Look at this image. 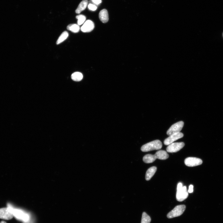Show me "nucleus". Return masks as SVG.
I'll list each match as a JSON object with an SVG mask.
<instances>
[{
  "mask_svg": "<svg viewBox=\"0 0 223 223\" xmlns=\"http://www.w3.org/2000/svg\"><path fill=\"white\" fill-rule=\"evenodd\" d=\"M69 36V33L65 31L57 39L56 44L57 45L61 44L67 39Z\"/></svg>",
  "mask_w": 223,
  "mask_h": 223,
  "instance_id": "f3484780",
  "label": "nucleus"
},
{
  "mask_svg": "<svg viewBox=\"0 0 223 223\" xmlns=\"http://www.w3.org/2000/svg\"><path fill=\"white\" fill-rule=\"evenodd\" d=\"M95 27L93 22L90 20L86 21L81 28V31L83 32H89L93 31Z\"/></svg>",
  "mask_w": 223,
  "mask_h": 223,
  "instance_id": "1a4fd4ad",
  "label": "nucleus"
},
{
  "mask_svg": "<svg viewBox=\"0 0 223 223\" xmlns=\"http://www.w3.org/2000/svg\"><path fill=\"white\" fill-rule=\"evenodd\" d=\"M14 215L10 208L0 209V219L9 220L13 218Z\"/></svg>",
  "mask_w": 223,
  "mask_h": 223,
  "instance_id": "423d86ee",
  "label": "nucleus"
},
{
  "mask_svg": "<svg viewBox=\"0 0 223 223\" xmlns=\"http://www.w3.org/2000/svg\"><path fill=\"white\" fill-rule=\"evenodd\" d=\"M194 191V186L192 185H191L189 186V189L188 191V192L189 193H191Z\"/></svg>",
  "mask_w": 223,
  "mask_h": 223,
  "instance_id": "4be33fe9",
  "label": "nucleus"
},
{
  "mask_svg": "<svg viewBox=\"0 0 223 223\" xmlns=\"http://www.w3.org/2000/svg\"><path fill=\"white\" fill-rule=\"evenodd\" d=\"M186 208V206L184 205L177 206L168 214L167 218L171 219L181 215L184 212Z\"/></svg>",
  "mask_w": 223,
  "mask_h": 223,
  "instance_id": "7ed1b4c3",
  "label": "nucleus"
},
{
  "mask_svg": "<svg viewBox=\"0 0 223 223\" xmlns=\"http://www.w3.org/2000/svg\"><path fill=\"white\" fill-rule=\"evenodd\" d=\"M0 223H7L5 222V221H2L1 222H0Z\"/></svg>",
  "mask_w": 223,
  "mask_h": 223,
  "instance_id": "5701e85b",
  "label": "nucleus"
},
{
  "mask_svg": "<svg viewBox=\"0 0 223 223\" xmlns=\"http://www.w3.org/2000/svg\"><path fill=\"white\" fill-rule=\"evenodd\" d=\"M68 30L74 33H77L80 31V28L79 26L76 24H71L67 28Z\"/></svg>",
  "mask_w": 223,
  "mask_h": 223,
  "instance_id": "dca6fc26",
  "label": "nucleus"
},
{
  "mask_svg": "<svg viewBox=\"0 0 223 223\" xmlns=\"http://www.w3.org/2000/svg\"><path fill=\"white\" fill-rule=\"evenodd\" d=\"M88 0H83L79 4V6L75 10V12L77 14H80L82 11L85 10L88 5Z\"/></svg>",
  "mask_w": 223,
  "mask_h": 223,
  "instance_id": "ddd939ff",
  "label": "nucleus"
},
{
  "mask_svg": "<svg viewBox=\"0 0 223 223\" xmlns=\"http://www.w3.org/2000/svg\"><path fill=\"white\" fill-rule=\"evenodd\" d=\"M189 192L186 186H183L181 183H179L177 185L176 197L177 201H182L188 198Z\"/></svg>",
  "mask_w": 223,
  "mask_h": 223,
  "instance_id": "f03ea898",
  "label": "nucleus"
},
{
  "mask_svg": "<svg viewBox=\"0 0 223 223\" xmlns=\"http://www.w3.org/2000/svg\"><path fill=\"white\" fill-rule=\"evenodd\" d=\"M156 159L161 160H165L169 157V155L164 150H160L156 152L154 154Z\"/></svg>",
  "mask_w": 223,
  "mask_h": 223,
  "instance_id": "9d476101",
  "label": "nucleus"
},
{
  "mask_svg": "<svg viewBox=\"0 0 223 223\" xmlns=\"http://www.w3.org/2000/svg\"><path fill=\"white\" fill-rule=\"evenodd\" d=\"M93 3L96 5H98L102 3V0H92Z\"/></svg>",
  "mask_w": 223,
  "mask_h": 223,
  "instance_id": "412c9836",
  "label": "nucleus"
},
{
  "mask_svg": "<svg viewBox=\"0 0 223 223\" xmlns=\"http://www.w3.org/2000/svg\"><path fill=\"white\" fill-rule=\"evenodd\" d=\"M151 221L150 217L146 212H143L142 214L141 223H150Z\"/></svg>",
  "mask_w": 223,
  "mask_h": 223,
  "instance_id": "a211bd4d",
  "label": "nucleus"
},
{
  "mask_svg": "<svg viewBox=\"0 0 223 223\" xmlns=\"http://www.w3.org/2000/svg\"><path fill=\"white\" fill-rule=\"evenodd\" d=\"M156 170H157V168L156 166H153L148 169L146 174V180L147 181L150 180L154 175Z\"/></svg>",
  "mask_w": 223,
  "mask_h": 223,
  "instance_id": "f8f14e48",
  "label": "nucleus"
},
{
  "mask_svg": "<svg viewBox=\"0 0 223 223\" xmlns=\"http://www.w3.org/2000/svg\"><path fill=\"white\" fill-rule=\"evenodd\" d=\"M184 124V122L182 121L174 124L167 131V134L169 136H170L172 134L180 132L183 128Z\"/></svg>",
  "mask_w": 223,
  "mask_h": 223,
  "instance_id": "20e7f679",
  "label": "nucleus"
},
{
  "mask_svg": "<svg viewBox=\"0 0 223 223\" xmlns=\"http://www.w3.org/2000/svg\"><path fill=\"white\" fill-rule=\"evenodd\" d=\"M83 77L82 74L79 72H75L71 76L72 79L76 82L81 81Z\"/></svg>",
  "mask_w": 223,
  "mask_h": 223,
  "instance_id": "2eb2a0df",
  "label": "nucleus"
},
{
  "mask_svg": "<svg viewBox=\"0 0 223 223\" xmlns=\"http://www.w3.org/2000/svg\"><path fill=\"white\" fill-rule=\"evenodd\" d=\"M184 163L187 166L194 167L201 165L202 161L200 158L194 157H189L185 159Z\"/></svg>",
  "mask_w": 223,
  "mask_h": 223,
  "instance_id": "0eeeda50",
  "label": "nucleus"
},
{
  "mask_svg": "<svg viewBox=\"0 0 223 223\" xmlns=\"http://www.w3.org/2000/svg\"><path fill=\"white\" fill-rule=\"evenodd\" d=\"M156 159L154 155L148 154L143 156V161L145 163H150L154 162Z\"/></svg>",
  "mask_w": 223,
  "mask_h": 223,
  "instance_id": "4468645a",
  "label": "nucleus"
},
{
  "mask_svg": "<svg viewBox=\"0 0 223 223\" xmlns=\"http://www.w3.org/2000/svg\"><path fill=\"white\" fill-rule=\"evenodd\" d=\"M184 136V134L180 132L172 134L166 138L164 141V144L166 146L169 145L170 144L174 143V141L183 138Z\"/></svg>",
  "mask_w": 223,
  "mask_h": 223,
  "instance_id": "6e6552de",
  "label": "nucleus"
},
{
  "mask_svg": "<svg viewBox=\"0 0 223 223\" xmlns=\"http://www.w3.org/2000/svg\"><path fill=\"white\" fill-rule=\"evenodd\" d=\"M162 146L161 141L159 140H156L144 145L141 147V150L143 152H147L160 149Z\"/></svg>",
  "mask_w": 223,
  "mask_h": 223,
  "instance_id": "f257e3e1",
  "label": "nucleus"
},
{
  "mask_svg": "<svg viewBox=\"0 0 223 223\" xmlns=\"http://www.w3.org/2000/svg\"><path fill=\"white\" fill-rule=\"evenodd\" d=\"M88 7L89 10L93 11H95L98 9V7L95 5L92 4H90L88 5Z\"/></svg>",
  "mask_w": 223,
  "mask_h": 223,
  "instance_id": "aec40b11",
  "label": "nucleus"
},
{
  "mask_svg": "<svg viewBox=\"0 0 223 223\" xmlns=\"http://www.w3.org/2000/svg\"><path fill=\"white\" fill-rule=\"evenodd\" d=\"M185 146L184 142L173 143L168 145L166 148L167 151L169 153H176L179 151Z\"/></svg>",
  "mask_w": 223,
  "mask_h": 223,
  "instance_id": "39448f33",
  "label": "nucleus"
},
{
  "mask_svg": "<svg viewBox=\"0 0 223 223\" xmlns=\"http://www.w3.org/2000/svg\"><path fill=\"white\" fill-rule=\"evenodd\" d=\"M99 17L100 20L103 23H106L109 20L108 11L106 9L101 10L99 14Z\"/></svg>",
  "mask_w": 223,
  "mask_h": 223,
  "instance_id": "9b49d317",
  "label": "nucleus"
},
{
  "mask_svg": "<svg viewBox=\"0 0 223 223\" xmlns=\"http://www.w3.org/2000/svg\"><path fill=\"white\" fill-rule=\"evenodd\" d=\"M76 19L78 20L77 24L79 26L83 24L85 22L86 17L83 15H79L76 16Z\"/></svg>",
  "mask_w": 223,
  "mask_h": 223,
  "instance_id": "6ab92c4d",
  "label": "nucleus"
}]
</instances>
